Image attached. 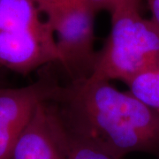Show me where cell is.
<instances>
[{
  "label": "cell",
  "mask_w": 159,
  "mask_h": 159,
  "mask_svg": "<svg viewBox=\"0 0 159 159\" xmlns=\"http://www.w3.org/2000/svg\"><path fill=\"white\" fill-rule=\"evenodd\" d=\"M48 101L65 130L117 158L133 152L159 156V113L111 81L89 78L58 84Z\"/></svg>",
  "instance_id": "6da1fadb"
},
{
  "label": "cell",
  "mask_w": 159,
  "mask_h": 159,
  "mask_svg": "<svg viewBox=\"0 0 159 159\" xmlns=\"http://www.w3.org/2000/svg\"><path fill=\"white\" fill-rule=\"evenodd\" d=\"M142 2L126 1L110 12L111 27L90 78L127 83L159 69V28L140 12Z\"/></svg>",
  "instance_id": "7a4b0ae2"
},
{
  "label": "cell",
  "mask_w": 159,
  "mask_h": 159,
  "mask_svg": "<svg viewBox=\"0 0 159 159\" xmlns=\"http://www.w3.org/2000/svg\"><path fill=\"white\" fill-rule=\"evenodd\" d=\"M87 0H76L45 11L54 34L59 64L71 81L90 78L97 59L95 50V16Z\"/></svg>",
  "instance_id": "3957f363"
},
{
  "label": "cell",
  "mask_w": 159,
  "mask_h": 159,
  "mask_svg": "<svg viewBox=\"0 0 159 159\" xmlns=\"http://www.w3.org/2000/svg\"><path fill=\"white\" fill-rule=\"evenodd\" d=\"M57 85L47 74L29 86L0 89V159H11L18 139L36 108L51 99Z\"/></svg>",
  "instance_id": "277c9868"
},
{
  "label": "cell",
  "mask_w": 159,
  "mask_h": 159,
  "mask_svg": "<svg viewBox=\"0 0 159 159\" xmlns=\"http://www.w3.org/2000/svg\"><path fill=\"white\" fill-rule=\"evenodd\" d=\"M51 63H59L50 25L37 29L0 32V66L27 74Z\"/></svg>",
  "instance_id": "5b68a950"
},
{
  "label": "cell",
  "mask_w": 159,
  "mask_h": 159,
  "mask_svg": "<svg viewBox=\"0 0 159 159\" xmlns=\"http://www.w3.org/2000/svg\"><path fill=\"white\" fill-rule=\"evenodd\" d=\"M65 140V131L47 100L36 108L11 159H66Z\"/></svg>",
  "instance_id": "8992f818"
},
{
  "label": "cell",
  "mask_w": 159,
  "mask_h": 159,
  "mask_svg": "<svg viewBox=\"0 0 159 159\" xmlns=\"http://www.w3.org/2000/svg\"><path fill=\"white\" fill-rule=\"evenodd\" d=\"M41 13L34 0H0V32L41 28Z\"/></svg>",
  "instance_id": "52a82bcc"
},
{
  "label": "cell",
  "mask_w": 159,
  "mask_h": 159,
  "mask_svg": "<svg viewBox=\"0 0 159 159\" xmlns=\"http://www.w3.org/2000/svg\"><path fill=\"white\" fill-rule=\"evenodd\" d=\"M126 85L134 97L159 113V69L139 74Z\"/></svg>",
  "instance_id": "ba28073f"
},
{
  "label": "cell",
  "mask_w": 159,
  "mask_h": 159,
  "mask_svg": "<svg viewBox=\"0 0 159 159\" xmlns=\"http://www.w3.org/2000/svg\"><path fill=\"white\" fill-rule=\"evenodd\" d=\"M64 131L66 159H119L90 140Z\"/></svg>",
  "instance_id": "9c48e42d"
},
{
  "label": "cell",
  "mask_w": 159,
  "mask_h": 159,
  "mask_svg": "<svg viewBox=\"0 0 159 159\" xmlns=\"http://www.w3.org/2000/svg\"><path fill=\"white\" fill-rule=\"evenodd\" d=\"M88 3L94 7L97 11L106 10L109 12L113 10L116 6L126 1H138L142 2V0H87Z\"/></svg>",
  "instance_id": "30bf717a"
},
{
  "label": "cell",
  "mask_w": 159,
  "mask_h": 159,
  "mask_svg": "<svg viewBox=\"0 0 159 159\" xmlns=\"http://www.w3.org/2000/svg\"><path fill=\"white\" fill-rule=\"evenodd\" d=\"M34 1L38 6L41 12L44 13L45 11L53 7L71 3V2H74L76 0H34Z\"/></svg>",
  "instance_id": "8fae6325"
},
{
  "label": "cell",
  "mask_w": 159,
  "mask_h": 159,
  "mask_svg": "<svg viewBox=\"0 0 159 159\" xmlns=\"http://www.w3.org/2000/svg\"><path fill=\"white\" fill-rule=\"evenodd\" d=\"M148 4L151 17L150 20L159 28V0H145Z\"/></svg>",
  "instance_id": "7c38bea8"
},
{
  "label": "cell",
  "mask_w": 159,
  "mask_h": 159,
  "mask_svg": "<svg viewBox=\"0 0 159 159\" xmlns=\"http://www.w3.org/2000/svg\"><path fill=\"white\" fill-rule=\"evenodd\" d=\"M157 158H158V159H159V156H158V157H157Z\"/></svg>",
  "instance_id": "4fadbf2b"
}]
</instances>
